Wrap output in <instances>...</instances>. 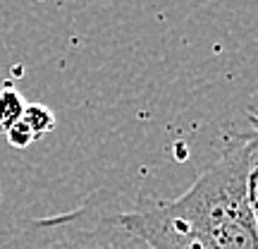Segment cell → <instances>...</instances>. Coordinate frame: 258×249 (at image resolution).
Listing matches in <instances>:
<instances>
[{"label": "cell", "mask_w": 258, "mask_h": 249, "mask_svg": "<svg viewBox=\"0 0 258 249\" xmlns=\"http://www.w3.org/2000/svg\"><path fill=\"white\" fill-rule=\"evenodd\" d=\"M206 249H258L246 194V148L237 139L182 196L172 199Z\"/></svg>", "instance_id": "1"}, {"label": "cell", "mask_w": 258, "mask_h": 249, "mask_svg": "<svg viewBox=\"0 0 258 249\" xmlns=\"http://www.w3.org/2000/svg\"><path fill=\"white\" fill-rule=\"evenodd\" d=\"M0 249H148L122 223V204L96 189L77 209L19 225Z\"/></svg>", "instance_id": "2"}, {"label": "cell", "mask_w": 258, "mask_h": 249, "mask_svg": "<svg viewBox=\"0 0 258 249\" xmlns=\"http://www.w3.org/2000/svg\"><path fill=\"white\" fill-rule=\"evenodd\" d=\"M246 115L251 122V132L241 137L244 148H246V194H249L251 213L258 225V91L251 96Z\"/></svg>", "instance_id": "3"}, {"label": "cell", "mask_w": 258, "mask_h": 249, "mask_svg": "<svg viewBox=\"0 0 258 249\" xmlns=\"http://www.w3.org/2000/svg\"><path fill=\"white\" fill-rule=\"evenodd\" d=\"M22 122L29 127L34 141H38V139H43L55 129V113L43 103H29L24 113H22Z\"/></svg>", "instance_id": "4"}, {"label": "cell", "mask_w": 258, "mask_h": 249, "mask_svg": "<svg viewBox=\"0 0 258 249\" xmlns=\"http://www.w3.org/2000/svg\"><path fill=\"white\" fill-rule=\"evenodd\" d=\"M24 108H27V103H24V98H22V93L17 89H12V86L0 89V134L3 137L22 118Z\"/></svg>", "instance_id": "5"}, {"label": "cell", "mask_w": 258, "mask_h": 249, "mask_svg": "<svg viewBox=\"0 0 258 249\" xmlns=\"http://www.w3.org/2000/svg\"><path fill=\"white\" fill-rule=\"evenodd\" d=\"M5 139H8V144L12 148H29L34 144V137H31V132H29L27 125L22 122V118L5 132Z\"/></svg>", "instance_id": "6"}]
</instances>
